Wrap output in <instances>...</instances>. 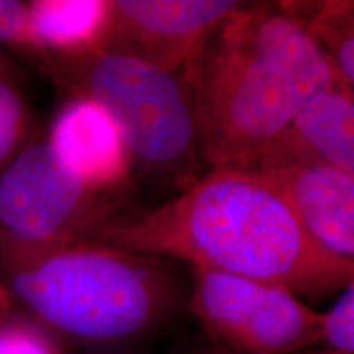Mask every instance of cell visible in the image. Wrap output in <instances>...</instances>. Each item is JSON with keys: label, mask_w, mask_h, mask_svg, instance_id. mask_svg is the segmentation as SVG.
I'll return each mask as SVG.
<instances>
[{"label": "cell", "mask_w": 354, "mask_h": 354, "mask_svg": "<svg viewBox=\"0 0 354 354\" xmlns=\"http://www.w3.org/2000/svg\"><path fill=\"white\" fill-rule=\"evenodd\" d=\"M95 241L325 297L354 284V261L318 245L271 183L240 167H210L179 196L120 216Z\"/></svg>", "instance_id": "obj_1"}, {"label": "cell", "mask_w": 354, "mask_h": 354, "mask_svg": "<svg viewBox=\"0 0 354 354\" xmlns=\"http://www.w3.org/2000/svg\"><path fill=\"white\" fill-rule=\"evenodd\" d=\"M210 167H245L307 102L342 87L289 3H243L180 73Z\"/></svg>", "instance_id": "obj_2"}, {"label": "cell", "mask_w": 354, "mask_h": 354, "mask_svg": "<svg viewBox=\"0 0 354 354\" xmlns=\"http://www.w3.org/2000/svg\"><path fill=\"white\" fill-rule=\"evenodd\" d=\"M0 287L53 339L97 349L153 335L184 300L166 259L95 240L46 246L0 240Z\"/></svg>", "instance_id": "obj_3"}, {"label": "cell", "mask_w": 354, "mask_h": 354, "mask_svg": "<svg viewBox=\"0 0 354 354\" xmlns=\"http://www.w3.org/2000/svg\"><path fill=\"white\" fill-rule=\"evenodd\" d=\"M43 61L48 73L73 95L105 109L120 128L133 159L161 174H192L201 151L180 74L102 48Z\"/></svg>", "instance_id": "obj_4"}, {"label": "cell", "mask_w": 354, "mask_h": 354, "mask_svg": "<svg viewBox=\"0 0 354 354\" xmlns=\"http://www.w3.org/2000/svg\"><path fill=\"white\" fill-rule=\"evenodd\" d=\"M117 216L112 192L73 174L46 140L30 141L0 169V240L20 246L97 240Z\"/></svg>", "instance_id": "obj_5"}, {"label": "cell", "mask_w": 354, "mask_h": 354, "mask_svg": "<svg viewBox=\"0 0 354 354\" xmlns=\"http://www.w3.org/2000/svg\"><path fill=\"white\" fill-rule=\"evenodd\" d=\"M189 310L207 339L245 354H297L318 342L325 313L281 287L192 268Z\"/></svg>", "instance_id": "obj_6"}, {"label": "cell", "mask_w": 354, "mask_h": 354, "mask_svg": "<svg viewBox=\"0 0 354 354\" xmlns=\"http://www.w3.org/2000/svg\"><path fill=\"white\" fill-rule=\"evenodd\" d=\"M243 3L233 0H113L99 48L180 74Z\"/></svg>", "instance_id": "obj_7"}, {"label": "cell", "mask_w": 354, "mask_h": 354, "mask_svg": "<svg viewBox=\"0 0 354 354\" xmlns=\"http://www.w3.org/2000/svg\"><path fill=\"white\" fill-rule=\"evenodd\" d=\"M240 169L271 183L318 245L354 261V174L277 153L259 154Z\"/></svg>", "instance_id": "obj_8"}, {"label": "cell", "mask_w": 354, "mask_h": 354, "mask_svg": "<svg viewBox=\"0 0 354 354\" xmlns=\"http://www.w3.org/2000/svg\"><path fill=\"white\" fill-rule=\"evenodd\" d=\"M46 143L73 174L105 192L125 184L135 161L113 118L86 97L74 95L57 112Z\"/></svg>", "instance_id": "obj_9"}, {"label": "cell", "mask_w": 354, "mask_h": 354, "mask_svg": "<svg viewBox=\"0 0 354 354\" xmlns=\"http://www.w3.org/2000/svg\"><path fill=\"white\" fill-rule=\"evenodd\" d=\"M263 153L312 159L354 174L353 92L331 87L312 97Z\"/></svg>", "instance_id": "obj_10"}, {"label": "cell", "mask_w": 354, "mask_h": 354, "mask_svg": "<svg viewBox=\"0 0 354 354\" xmlns=\"http://www.w3.org/2000/svg\"><path fill=\"white\" fill-rule=\"evenodd\" d=\"M110 0L28 2L32 53L39 59L99 48L107 30Z\"/></svg>", "instance_id": "obj_11"}, {"label": "cell", "mask_w": 354, "mask_h": 354, "mask_svg": "<svg viewBox=\"0 0 354 354\" xmlns=\"http://www.w3.org/2000/svg\"><path fill=\"white\" fill-rule=\"evenodd\" d=\"M315 39L333 69L339 86L354 87V7L353 2L289 3Z\"/></svg>", "instance_id": "obj_12"}, {"label": "cell", "mask_w": 354, "mask_h": 354, "mask_svg": "<svg viewBox=\"0 0 354 354\" xmlns=\"http://www.w3.org/2000/svg\"><path fill=\"white\" fill-rule=\"evenodd\" d=\"M32 113L24 92L8 71L6 57L0 59V169L30 143Z\"/></svg>", "instance_id": "obj_13"}, {"label": "cell", "mask_w": 354, "mask_h": 354, "mask_svg": "<svg viewBox=\"0 0 354 354\" xmlns=\"http://www.w3.org/2000/svg\"><path fill=\"white\" fill-rule=\"evenodd\" d=\"M325 313L318 342L297 354H354V284Z\"/></svg>", "instance_id": "obj_14"}, {"label": "cell", "mask_w": 354, "mask_h": 354, "mask_svg": "<svg viewBox=\"0 0 354 354\" xmlns=\"http://www.w3.org/2000/svg\"><path fill=\"white\" fill-rule=\"evenodd\" d=\"M0 354H59L51 336L24 317L0 315Z\"/></svg>", "instance_id": "obj_15"}, {"label": "cell", "mask_w": 354, "mask_h": 354, "mask_svg": "<svg viewBox=\"0 0 354 354\" xmlns=\"http://www.w3.org/2000/svg\"><path fill=\"white\" fill-rule=\"evenodd\" d=\"M0 43L32 51L28 2L0 0Z\"/></svg>", "instance_id": "obj_16"}, {"label": "cell", "mask_w": 354, "mask_h": 354, "mask_svg": "<svg viewBox=\"0 0 354 354\" xmlns=\"http://www.w3.org/2000/svg\"><path fill=\"white\" fill-rule=\"evenodd\" d=\"M189 354H245V353L234 351V349L225 346V344H220L216 342H212V339H207L202 346L192 349Z\"/></svg>", "instance_id": "obj_17"}, {"label": "cell", "mask_w": 354, "mask_h": 354, "mask_svg": "<svg viewBox=\"0 0 354 354\" xmlns=\"http://www.w3.org/2000/svg\"><path fill=\"white\" fill-rule=\"evenodd\" d=\"M2 57H3V56H2V55H0V59H2Z\"/></svg>", "instance_id": "obj_18"}]
</instances>
